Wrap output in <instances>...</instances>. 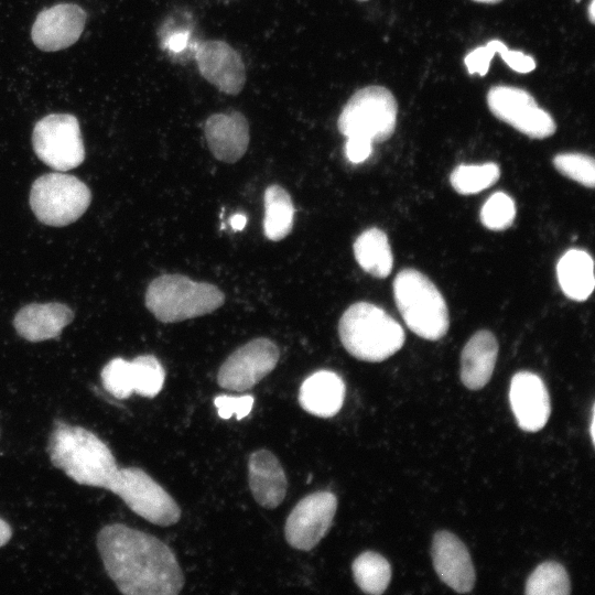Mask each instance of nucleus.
Instances as JSON below:
<instances>
[{
	"label": "nucleus",
	"mask_w": 595,
	"mask_h": 595,
	"mask_svg": "<svg viewBox=\"0 0 595 595\" xmlns=\"http://www.w3.org/2000/svg\"><path fill=\"white\" fill-rule=\"evenodd\" d=\"M97 548L111 581L126 595H177L184 575L163 541L121 523L101 528Z\"/></svg>",
	"instance_id": "obj_1"
},
{
	"label": "nucleus",
	"mask_w": 595,
	"mask_h": 595,
	"mask_svg": "<svg viewBox=\"0 0 595 595\" xmlns=\"http://www.w3.org/2000/svg\"><path fill=\"white\" fill-rule=\"evenodd\" d=\"M55 467L85 486L107 489L118 469L110 448L93 432L55 421L47 446Z\"/></svg>",
	"instance_id": "obj_2"
},
{
	"label": "nucleus",
	"mask_w": 595,
	"mask_h": 595,
	"mask_svg": "<svg viewBox=\"0 0 595 595\" xmlns=\"http://www.w3.org/2000/svg\"><path fill=\"white\" fill-rule=\"evenodd\" d=\"M338 334L351 356L369 363L386 360L402 348L405 339L401 325L368 302L354 303L343 313Z\"/></svg>",
	"instance_id": "obj_3"
},
{
	"label": "nucleus",
	"mask_w": 595,
	"mask_h": 595,
	"mask_svg": "<svg viewBox=\"0 0 595 595\" xmlns=\"http://www.w3.org/2000/svg\"><path fill=\"white\" fill-rule=\"evenodd\" d=\"M396 305L410 331L418 336L437 340L446 335L450 317L446 302L423 273L403 269L393 281Z\"/></svg>",
	"instance_id": "obj_4"
},
{
	"label": "nucleus",
	"mask_w": 595,
	"mask_h": 595,
	"mask_svg": "<svg viewBox=\"0 0 595 595\" xmlns=\"http://www.w3.org/2000/svg\"><path fill=\"white\" fill-rule=\"evenodd\" d=\"M224 293L214 284L195 282L182 274L154 279L145 292L148 310L163 323L203 316L223 305Z\"/></svg>",
	"instance_id": "obj_5"
},
{
	"label": "nucleus",
	"mask_w": 595,
	"mask_h": 595,
	"mask_svg": "<svg viewBox=\"0 0 595 595\" xmlns=\"http://www.w3.org/2000/svg\"><path fill=\"white\" fill-rule=\"evenodd\" d=\"M398 104L392 93L379 85L357 90L344 106L337 121L347 137H360L371 142L388 140L394 132Z\"/></svg>",
	"instance_id": "obj_6"
},
{
	"label": "nucleus",
	"mask_w": 595,
	"mask_h": 595,
	"mask_svg": "<svg viewBox=\"0 0 595 595\" xmlns=\"http://www.w3.org/2000/svg\"><path fill=\"white\" fill-rule=\"evenodd\" d=\"M90 201V190L83 181L61 172L37 177L30 191L32 212L41 223L54 227L77 220Z\"/></svg>",
	"instance_id": "obj_7"
},
{
	"label": "nucleus",
	"mask_w": 595,
	"mask_h": 595,
	"mask_svg": "<svg viewBox=\"0 0 595 595\" xmlns=\"http://www.w3.org/2000/svg\"><path fill=\"white\" fill-rule=\"evenodd\" d=\"M107 489L154 524L166 527L181 518V509L172 496L139 467H118Z\"/></svg>",
	"instance_id": "obj_8"
},
{
	"label": "nucleus",
	"mask_w": 595,
	"mask_h": 595,
	"mask_svg": "<svg viewBox=\"0 0 595 595\" xmlns=\"http://www.w3.org/2000/svg\"><path fill=\"white\" fill-rule=\"evenodd\" d=\"M36 156L58 172L77 167L85 159V148L77 118L51 113L40 119L32 132Z\"/></svg>",
	"instance_id": "obj_9"
},
{
	"label": "nucleus",
	"mask_w": 595,
	"mask_h": 595,
	"mask_svg": "<svg viewBox=\"0 0 595 595\" xmlns=\"http://www.w3.org/2000/svg\"><path fill=\"white\" fill-rule=\"evenodd\" d=\"M487 105L499 120L532 139L554 134L556 125L536 99L524 89L512 86H494L487 94Z\"/></svg>",
	"instance_id": "obj_10"
},
{
	"label": "nucleus",
	"mask_w": 595,
	"mask_h": 595,
	"mask_svg": "<svg viewBox=\"0 0 595 595\" xmlns=\"http://www.w3.org/2000/svg\"><path fill=\"white\" fill-rule=\"evenodd\" d=\"M279 360V349L269 338H255L236 349L221 364L217 382L231 391H247L269 375Z\"/></svg>",
	"instance_id": "obj_11"
},
{
	"label": "nucleus",
	"mask_w": 595,
	"mask_h": 595,
	"mask_svg": "<svg viewBox=\"0 0 595 595\" xmlns=\"http://www.w3.org/2000/svg\"><path fill=\"white\" fill-rule=\"evenodd\" d=\"M336 509L337 498L331 491H315L305 496L286 518V542L298 550H312L328 532Z\"/></svg>",
	"instance_id": "obj_12"
},
{
	"label": "nucleus",
	"mask_w": 595,
	"mask_h": 595,
	"mask_svg": "<svg viewBox=\"0 0 595 595\" xmlns=\"http://www.w3.org/2000/svg\"><path fill=\"white\" fill-rule=\"evenodd\" d=\"M86 12L78 4L62 2L42 10L31 29L34 45L44 52L69 47L80 37Z\"/></svg>",
	"instance_id": "obj_13"
},
{
	"label": "nucleus",
	"mask_w": 595,
	"mask_h": 595,
	"mask_svg": "<svg viewBox=\"0 0 595 595\" xmlns=\"http://www.w3.org/2000/svg\"><path fill=\"white\" fill-rule=\"evenodd\" d=\"M195 60L202 76L227 95H238L246 83L240 54L219 40L204 41L195 48Z\"/></svg>",
	"instance_id": "obj_14"
},
{
	"label": "nucleus",
	"mask_w": 595,
	"mask_h": 595,
	"mask_svg": "<svg viewBox=\"0 0 595 595\" xmlns=\"http://www.w3.org/2000/svg\"><path fill=\"white\" fill-rule=\"evenodd\" d=\"M509 400L519 428L537 432L548 422L550 398L543 380L530 371H519L510 381Z\"/></svg>",
	"instance_id": "obj_15"
},
{
	"label": "nucleus",
	"mask_w": 595,
	"mask_h": 595,
	"mask_svg": "<svg viewBox=\"0 0 595 595\" xmlns=\"http://www.w3.org/2000/svg\"><path fill=\"white\" fill-rule=\"evenodd\" d=\"M439 577L457 593H468L475 584V570L466 545L453 533L439 531L431 548Z\"/></svg>",
	"instance_id": "obj_16"
},
{
	"label": "nucleus",
	"mask_w": 595,
	"mask_h": 595,
	"mask_svg": "<svg viewBox=\"0 0 595 595\" xmlns=\"http://www.w3.org/2000/svg\"><path fill=\"white\" fill-rule=\"evenodd\" d=\"M204 134L213 155L223 162L235 163L249 145V125L239 111L214 113L204 126Z\"/></svg>",
	"instance_id": "obj_17"
},
{
	"label": "nucleus",
	"mask_w": 595,
	"mask_h": 595,
	"mask_svg": "<svg viewBox=\"0 0 595 595\" xmlns=\"http://www.w3.org/2000/svg\"><path fill=\"white\" fill-rule=\"evenodd\" d=\"M248 482L255 500L274 509L283 501L288 482L277 456L264 448L252 452L248 459Z\"/></svg>",
	"instance_id": "obj_18"
},
{
	"label": "nucleus",
	"mask_w": 595,
	"mask_h": 595,
	"mask_svg": "<svg viewBox=\"0 0 595 595\" xmlns=\"http://www.w3.org/2000/svg\"><path fill=\"white\" fill-rule=\"evenodd\" d=\"M73 317V311L65 304L32 303L19 310L13 325L21 337L36 343L57 337Z\"/></svg>",
	"instance_id": "obj_19"
},
{
	"label": "nucleus",
	"mask_w": 595,
	"mask_h": 595,
	"mask_svg": "<svg viewBox=\"0 0 595 595\" xmlns=\"http://www.w3.org/2000/svg\"><path fill=\"white\" fill-rule=\"evenodd\" d=\"M345 393V382L339 375L331 370H320L302 382L299 403L303 410L315 416L332 418L339 412Z\"/></svg>",
	"instance_id": "obj_20"
},
{
	"label": "nucleus",
	"mask_w": 595,
	"mask_h": 595,
	"mask_svg": "<svg viewBox=\"0 0 595 595\" xmlns=\"http://www.w3.org/2000/svg\"><path fill=\"white\" fill-rule=\"evenodd\" d=\"M498 355L495 335L486 329L476 332L461 355V380L470 390L482 389L491 378Z\"/></svg>",
	"instance_id": "obj_21"
},
{
	"label": "nucleus",
	"mask_w": 595,
	"mask_h": 595,
	"mask_svg": "<svg viewBox=\"0 0 595 595\" xmlns=\"http://www.w3.org/2000/svg\"><path fill=\"white\" fill-rule=\"evenodd\" d=\"M556 275L562 292L573 301L583 302L594 291V261L585 250H567L556 264Z\"/></svg>",
	"instance_id": "obj_22"
},
{
	"label": "nucleus",
	"mask_w": 595,
	"mask_h": 595,
	"mask_svg": "<svg viewBox=\"0 0 595 595\" xmlns=\"http://www.w3.org/2000/svg\"><path fill=\"white\" fill-rule=\"evenodd\" d=\"M354 255L358 264L376 278H386L392 270L393 256L389 240L379 228H369L357 237Z\"/></svg>",
	"instance_id": "obj_23"
},
{
	"label": "nucleus",
	"mask_w": 595,
	"mask_h": 595,
	"mask_svg": "<svg viewBox=\"0 0 595 595\" xmlns=\"http://www.w3.org/2000/svg\"><path fill=\"white\" fill-rule=\"evenodd\" d=\"M264 236L272 241L285 238L292 230L294 223V206L290 194L280 185L267 187L263 196Z\"/></svg>",
	"instance_id": "obj_24"
},
{
	"label": "nucleus",
	"mask_w": 595,
	"mask_h": 595,
	"mask_svg": "<svg viewBox=\"0 0 595 595\" xmlns=\"http://www.w3.org/2000/svg\"><path fill=\"white\" fill-rule=\"evenodd\" d=\"M351 571L357 586L367 594H382L391 580V566L379 553L366 551L358 555Z\"/></svg>",
	"instance_id": "obj_25"
},
{
	"label": "nucleus",
	"mask_w": 595,
	"mask_h": 595,
	"mask_svg": "<svg viewBox=\"0 0 595 595\" xmlns=\"http://www.w3.org/2000/svg\"><path fill=\"white\" fill-rule=\"evenodd\" d=\"M500 177V170L496 163L483 165L456 166L450 175L452 187L462 195L477 194L491 185Z\"/></svg>",
	"instance_id": "obj_26"
},
{
	"label": "nucleus",
	"mask_w": 595,
	"mask_h": 595,
	"mask_svg": "<svg viewBox=\"0 0 595 595\" xmlns=\"http://www.w3.org/2000/svg\"><path fill=\"white\" fill-rule=\"evenodd\" d=\"M571 592L569 575L558 562H543L536 567L526 583L527 595H567Z\"/></svg>",
	"instance_id": "obj_27"
},
{
	"label": "nucleus",
	"mask_w": 595,
	"mask_h": 595,
	"mask_svg": "<svg viewBox=\"0 0 595 595\" xmlns=\"http://www.w3.org/2000/svg\"><path fill=\"white\" fill-rule=\"evenodd\" d=\"M133 392L154 398L162 390L165 372L156 357L152 355H141L131 361Z\"/></svg>",
	"instance_id": "obj_28"
},
{
	"label": "nucleus",
	"mask_w": 595,
	"mask_h": 595,
	"mask_svg": "<svg viewBox=\"0 0 595 595\" xmlns=\"http://www.w3.org/2000/svg\"><path fill=\"white\" fill-rule=\"evenodd\" d=\"M516 217L513 199L504 192L494 193L483 205L480 210L482 224L494 231L509 228Z\"/></svg>",
	"instance_id": "obj_29"
},
{
	"label": "nucleus",
	"mask_w": 595,
	"mask_h": 595,
	"mask_svg": "<svg viewBox=\"0 0 595 595\" xmlns=\"http://www.w3.org/2000/svg\"><path fill=\"white\" fill-rule=\"evenodd\" d=\"M554 167L564 176L593 188L595 186V161L577 152L559 153L553 158Z\"/></svg>",
	"instance_id": "obj_30"
},
{
	"label": "nucleus",
	"mask_w": 595,
	"mask_h": 595,
	"mask_svg": "<svg viewBox=\"0 0 595 595\" xmlns=\"http://www.w3.org/2000/svg\"><path fill=\"white\" fill-rule=\"evenodd\" d=\"M104 388L117 399H127L133 393L131 361L117 357L101 370Z\"/></svg>",
	"instance_id": "obj_31"
},
{
	"label": "nucleus",
	"mask_w": 595,
	"mask_h": 595,
	"mask_svg": "<svg viewBox=\"0 0 595 595\" xmlns=\"http://www.w3.org/2000/svg\"><path fill=\"white\" fill-rule=\"evenodd\" d=\"M507 45L500 40H491L484 46H478L469 52L464 63L469 74L477 73L485 76L489 69L490 62L496 53H500Z\"/></svg>",
	"instance_id": "obj_32"
},
{
	"label": "nucleus",
	"mask_w": 595,
	"mask_h": 595,
	"mask_svg": "<svg viewBox=\"0 0 595 595\" xmlns=\"http://www.w3.org/2000/svg\"><path fill=\"white\" fill-rule=\"evenodd\" d=\"M255 399L250 394L240 397L221 394L214 399L217 413L221 419L228 420L236 414L237 420L247 416L253 407Z\"/></svg>",
	"instance_id": "obj_33"
},
{
	"label": "nucleus",
	"mask_w": 595,
	"mask_h": 595,
	"mask_svg": "<svg viewBox=\"0 0 595 595\" xmlns=\"http://www.w3.org/2000/svg\"><path fill=\"white\" fill-rule=\"evenodd\" d=\"M499 54L502 61L517 73L526 74L536 68L533 57L524 54L521 51H512L507 46Z\"/></svg>",
	"instance_id": "obj_34"
},
{
	"label": "nucleus",
	"mask_w": 595,
	"mask_h": 595,
	"mask_svg": "<svg viewBox=\"0 0 595 595\" xmlns=\"http://www.w3.org/2000/svg\"><path fill=\"white\" fill-rule=\"evenodd\" d=\"M372 152V142L360 137H347L345 143L346 158L351 163L366 161Z\"/></svg>",
	"instance_id": "obj_35"
},
{
	"label": "nucleus",
	"mask_w": 595,
	"mask_h": 595,
	"mask_svg": "<svg viewBox=\"0 0 595 595\" xmlns=\"http://www.w3.org/2000/svg\"><path fill=\"white\" fill-rule=\"evenodd\" d=\"M188 44V33H174L165 40V47L174 53H180Z\"/></svg>",
	"instance_id": "obj_36"
},
{
	"label": "nucleus",
	"mask_w": 595,
	"mask_h": 595,
	"mask_svg": "<svg viewBox=\"0 0 595 595\" xmlns=\"http://www.w3.org/2000/svg\"><path fill=\"white\" fill-rule=\"evenodd\" d=\"M12 530L8 522L0 518V548L10 540Z\"/></svg>",
	"instance_id": "obj_37"
},
{
	"label": "nucleus",
	"mask_w": 595,
	"mask_h": 595,
	"mask_svg": "<svg viewBox=\"0 0 595 595\" xmlns=\"http://www.w3.org/2000/svg\"><path fill=\"white\" fill-rule=\"evenodd\" d=\"M229 223L234 230L239 231L245 228L247 224V217L245 214H235L234 216H231Z\"/></svg>",
	"instance_id": "obj_38"
},
{
	"label": "nucleus",
	"mask_w": 595,
	"mask_h": 595,
	"mask_svg": "<svg viewBox=\"0 0 595 595\" xmlns=\"http://www.w3.org/2000/svg\"><path fill=\"white\" fill-rule=\"evenodd\" d=\"M588 18L592 23L595 21V0H591L588 6Z\"/></svg>",
	"instance_id": "obj_39"
},
{
	"label": "nucleus",
	"mask_w": 595,
	"mask_h": 595,
	"mask_svg": "<svg viewBox=\"0 0 595 595\" xmlns=\"http://www.w3.org/2000/svg\"><path fill=\"white\" fill-rule=\"evenodd\" d=\"M589 432H591L592 442L594 443V436H595V434H594V412L592 413Z\"/></svg>",
	"instance_id": "obj_40"
},
{
	"label": "nucleus",
	"mask_w": 595,
	"mask_h": 595,
	"mask_svg": "<svg viewBox=\"0 0 595 595\" xmlns=\"http://www.w3.org/2000/svg\"><path fill=\"white\" fill-rule=\"evenodd\" d=\"M473 1L480 2V3H498L502 0H473Z\"/></svg>",
	"instance_id": "obj_41"
},
{
	"label": "nucleus",
	"mask_w": 595,
	"mask_h": 595,
	"mask_svg": "<svg viewBox=\"0 0 595 595\" xmlns=\"http://www.w3.org/2000/svg\"><path fill=\"white\" fill-rule=\"evenodd\" d=\"M360 1H366V0H360Z\"/></svg>",
	"instance_id": "obj_42"
}]
</instances>
